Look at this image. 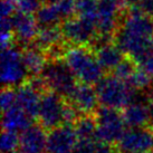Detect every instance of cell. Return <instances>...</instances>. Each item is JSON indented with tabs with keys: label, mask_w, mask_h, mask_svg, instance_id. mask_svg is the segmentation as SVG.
<instances>
[{
	"label": "cell",
	"mask_w": 153,
	"mask_h": 153,
	"mask_svg": "<svg viewBox=\"0 0 153 153\" xmlns=\"http://www.w3.org/2000/svg\"><path fill=\"white\" fill-rule=\"evenodd\" d=\"M65 62L76 79L83 84H97L103 78V68L91 51L83 46H75L65 51Z\"/></svg>",
	"instance_id": "6da1fadb"
},
{
	"label": "cell",
	"mask_w": 153,
	"mask_h": 153,
	"mask_svg": "<svg viewBox=\"0 0 153 153\" xmlns=\"http://www.w3.org/2000/svg\"><path fill=\"white\" fill-rule=\"evenodd\" d=\"M96 93L100 104L103 107H108L113 110L125 108L128 104L136 100V91L116 76L103 77L96 86Z\"/></svg>",
	"instance_id": "7a4b0ae2"
},
{
	"label": "cell",
	"mask_w": 153,
	"mask_h": 153,
	"mask_svg": "<svg viewBox=\"0 0 153 153\" xmlns=\"http://www.w3.org/2000/svg\"><path fill=\"white\" fill-rule=\"evenodd\" d=\"M40 76L45 82L47 88L59 94L60 96L69 97L77 86L76 77L71 68L68 67L66 62L59 59L47 63Z\"/></svg>",
	"instance_id": "3957f363"
},
{
	"label": "cell",
	"mask_w": 153,
	"mask_h": 153,
	"mask_svg": "<svg viewBox=\"0 0 153 153\" xmlns=\"http://www.w3.org/2000/svg\"><path fill=\"white\" fill-rule=\"evenodd\" d=\"M96 125H97L98 141L107 143H117L121 136L124 134L126 124L124 122L123 115L117 110L101 107L96 112Z\"/></svg>",
	"instance_id": "277c9868"
},
{
	"label": "cell",
	"mask_w": 153,
	"mask_h": 153,
	"mask_svg": "<svg viewBox=\"0 0 153 153\" xmlns=\"http://www.w3.org/2000/svg\"><path fill=\"white\" fill-rule=\"evenodd\" d=\"M27 69L22 60V53L16 47L9 46L1 53L0 78L4 86H20L27 77Z\"/></svg>",
	"instance_id": "5b68a950"
},
{
	"label": "cell",
	"mask_w": 153,
	"mask_h": 153,
	"mask_svg": "<svg viewBox=\"0 0 153 153\" xmlns=\"http://www.w3.org/2000/svg\"><path fill=\"white\" fill-rule=\"evenodd\" d=\"M67 104H65L63 96L55 92H47L42 95L38 117L40 125L44 128L53 130L65 124V112Z\"/></svg>",
	"instance_id": "8992f818"
},
{
	"label": "cell",
	"mask_w": 153,
	"mask_h": 153,
	"mask_svg": "<svg viewBox=\"0 0 153 153\" xmlns=\"http://www.w3.org/2000/svg\"><path fill=\"white\" fill-rule=\"evenodd\" d=\"M153 131L146 128H130L116 143L117 153H151Z\"/></svg>",
	"instance_id": "52a82bcc"
},
{
	"label": "cell",
	"mask_w": 153,
	"mask_h": 153,
	"mask_svg": "<svg viewBox=\"0 0 153 153\" xmlns=\"http://www.w3.org/2000/svg\"><path fill=\"white\" fill-rule=\"evenodd\" d=\"M60 29L63 37L76 46H83L92 42L97 31L96 24L81 17L66 19Z\"/></svg>",
	"instance_id": "ba28073f"
},
{
	"label": "cell",
	"mask_w": 153,
	"mask_h": 153,
	"mask_svg": "<svg viewBox=\"0 0 153 153\" xmlns=\"http://www.w3.org/2000/svg\"><path fill=\"white\" fill-rule=\"evenodd\" d=\"M77 142L74 126L63 124L51 130L47 135V152L48 153H72Z\"/></svg>",
	"instance_id": "9c48e42d"
},
{
	"label": "cell",
	"mask_w": 153,
	"mask_h": 153,
	"mask_svg": "<svg viewBox=\"0 0 153 153\" xmlns=\"http://www.w3.org/2000/svg\"><path fill=\"white\" fill-rule=\"evenodd\" d=\"M123 0H98V17L96 28L100 35L112 36L116 29V19Z\"/></svg>",
	"instance_id": "30bf717a"
},
{
	"label": "cell",
	"mask_w": 153,
	"mask_h": 153,
	"mask_svg": "<svg viewBox=\"0 0 153 153\" xmlns=\"http://www.w3.org/2000/svg\"><path fill=\"white\" fill-rule=\"evenodd\" d=\"M122 31L126 34L140 37V38H152L153 37V22L152 18L141 13L137 7H132L130 13L125 18Z\"/></svg>",
	"instance_id": "8fae6325"
},
{
	"label": "cell",
	"mask_w": 153,
	"mask_h": 153,
	"mask_svg": "<svg viewBox=\"0 0 153 153\" xmlns=\"http://www.w3.org/2000/svg\"><path fill=\"white\" fill-rule=\"evenodd\" d=\"M72 105L77 110L78 113L89 115L96 111L100 104L96 89L88 84H77L72 95L69 96Z\"/></svg>",
	"instance_id": "7c38bea8"
},
{
	"label": "cell",
	"mask_w": 153,
	"mask_h": 153,
	"mask_svg": "<svg viewBox=\"0 0 153 153\" xmlns=\"http://www.w3.org/2000/svg\"><path fill=\"white\" fill-rule=\"evenodd\" d=\"M47 134L42 125H31L22 132L19 149L22 153L47 152Z\"/></svg>",
	"instance_id": "4fadbf2b"
},
{
	"label": "cell",
	"mask_w": 153,
	"mask_h": 153,
	"mask_svg": "<svg viewBox=\"0 0 153 153\" xmlns=\"http://www.w3.org/2000/svg\"><path fill=\"white\" fill-rule=\"evenodd\" d=\"M13 34L22 44H28L38 35V22L31 15L16 11L11 17Z\"/></svg>",
	"instance_id": "5bb4252c"
},
{
	"label": "cell",
	"mask_w": 153,
	"mask_h": 153,
	"mask_svg": "<svg viewBox=\"0 0 153 153\" xmlns=\"http://www.w3.org/2000/svg\"><path fill=\"white\" fill-rule=\"evenodd\" d=\"M17 105L25 111L33 119L38 116L42 96L39 91L34 88L30 84H22L16 89Z\"/></svg>",
	"instance_id": "9a60e30c"
},
{
	"label": "cell",
	"mask_w": 153,
	"mask_h": 153,
	"mask_svg": "<svg viewBox=\"0 0 153 153\" xmlns=\"http://www.w3.org/2000/svg\"><path fill=\"white\" fill-rule=\"evenodd\" d=\"M33 125V117L18 105L2 112V128L4 131L24 132Z\"/></svg>",
	"instance_id": "2e32d148"
},
{
	"label": "cell",
	"mask_w": 153,
	"mask_h": 153,
	"mask_svg": "<svg viewBox=\"0 0 153 153\" xmlns=\"http://www.w3.org/2000/svg\"><path fill=\"white\" fill-rule=\"evenodd\" d=\"M123 119L128 128H145L150 122V107L136 98L123 110Z\"/></svg>",
	"instance_id": "e0dca14e"
},
{
	"label": "cell",
	"mask_w": 153,
	"mask_h": 153,
	"mask_svg": "<svg viewBox=\"0 0 153 153\" xmlns=\"http://www.w3.org/2000/svg\"><path fill=\"white\" fill-rule=\"evenodd\" d=\"M96 59L103 69L114 71L124 60V53L116 45L107 44L98 47L96 51Z\"/></svg>",
	"instance_id": "ac0fdd59"
},
{
	"label": "cell",
	"mask_w": 153,
	"mask_h": 153,
	"mask_svg": "<svg viewBox=\"0 0 153 153\" xmlns=\"http://www.w3.org/2000/svg\"><path fill=\"white\" fill-rule=\"evenodd\" d=\"M22 60L28 74L33 76H40L47 65L46 56L43 53V49L37 46L25 49L22 53Z\"/></svg>",
	"instance_id": "d6986e66"
},
{
	"label": "cell",
	"mask_w": 153,
	"mask_h": 153,
	"mask_svg": "<svg viewBox=\"0 0 153 153\" xmlns=\"http://www.w3.org/2000/svg\"><path fill=\"white\" fill-rule=\"evenodd\" d=\"M74 130L76 133L77 140H96L97 139V125L96 120L89 115H83L78 117Z\"/></svg>",
	"instance_id": "ffe728a7"
},
{
	"label": "cell",
	"mask_w": 153,
	"mask_h": 153,
	"mask_svg": "<svg viewBox=\"0 0 153 153\" xmlns=\"http://www.w3.org/2000/svg\"><path fill=\"white\" fill-rule=\"evenodd\" d=\"M63 37L62 29L56 26H49V27H43L38 31V35L36 37V46L40 49H49L51 47L58 45L60 39Z\"/></svg>",
	"instance_id": "44dd1931"
},
{
	"label": "cell",
	"mask_w": 153,
	"mask_h": 153,
	"mask_svg": "<svg viewBox=\"0 0 153 153\" xmlns=\"http://www.w3.org/2000/svg\"><path fill=\"white\" fill-rule=\"evenodd\" d=\"M35 18L38 22V25L42 26V27L55 26L60 19H63L56 4L42 6L38 11L36 13Z\"/></svg>",
	"instance_id": "7402d4cb"
},
{
	"label": "cell",
	"mask_w": 153,
	"mask_h": 153,
	"mask_svg": "<svg viewBox=\"0 0 153 153\" xmlns=\"http://www.w3.org/2000/svg\"><path fill=\"white\" fill-rule=\"evenodd\" d=\"M76 13L78 17L96 24L98 17V0H77Z\"/></svg>",
	"instance_id": "603a6c76"
},
{
	"label": "cell",
	"mask_w": 153,
	"mask_h": 153,
	"mask_svg": "<svg viewBox=\"0 0 153 153\" xmlns=\"http://www.w3.org/2000/svg\"><path fill=\"white\" fill-rule=\"evenodd\" d=\"M20 145V135L11 131H4L1 134L0 149L2 153H13Z\"/></svg>",
	"instance_id": "cb8c5ba5"
},
{
	"label": "cell",
	"mask_w": 153,
	"mask_h": 153,
	"mask_svg": "<svg viewBox=\"0 0 153 153\" xmlns=\"http://www.w3.org/2000/svg\"><path fill=\"white\" fill-rule=\"evenodd\" d=\"M128 85L135 91H143L148 89L152 84V78L146 72H144L142 68L136 69L131 78L128 81Z\"/></svg>",
	"instance_id": "d4e9b609"
},
{
	"label": "cell",
	"mask_w": 153,
	"mask_h": 153,
	"mask_svg": "<svg viewBox=\"0 0 153 153\" xmlns=\"http://www.w3.org/2000/svg\"><path fill=\"white\" fill-rule=\"evenodd\" d=\"M0 43H1V49H6L10 46L13 40V27L11 22V18H1L0 24Z\"/></svg>",
	"instance_id": "484cf974"
},
{
	"label": "cell",
	"mask_w": 153,
	"mask_h": 153,
	"mask_svg": "<svg viewBox=\"0 0 153 153\" xmlns=\"http://www.w3.org/2000/svg\"><path fill=\"white\" fill-rule=\"evenodd\" d=\"M135 63L132 59H125L114 69V76L122 79L124 82H128L131 76L135 72Z\"/></svg>",
	"instance_id": "4316f807"
},
{
	"label": "cell",
	"mask_w": 153,
	"mask_h": 153,
	"mask_svg": "<svg viewBox=\"0 0 153 153\" xmlns=\"http://www.w3.org/2000/svg\"><path fill=\"white\" fill-rule=\"evenodd\" d=\"M0 105L1 111L6 112L9 108L17 105V97H16V91H13L11 87H6L2 89L0 95Z\"/></svg>",
	"instance_id": "83f0119b"
},
{
	"label": "cell",
	"mask_w": 153,
	"mask_h": 153,
	"mask_svg": "<svg viewBox=\"0 0 153 153\" xmlns=\"http://www.w3.org/2000/svg\"><path fill=\"white\" fill-rule=\"evenodd\" d=\"M96 140H77L72 153H95Z\"/></svg>",
	"instance_id": "f1b7e54d"
},
{
	"label": "cell",
	"mask_w": 153,
	"mask_h": 153,
	"mask_svg": "<svg viewBox=\"0 0 153 153\" xmlns=\"http://www.w3.org/2000/svg\"><path fill=\"white\" fill-rule=\"evenodd\" d=\"M16 4L11 0H2L1 1V18H11L16 13Z\"/></svg>",
	"instance_id": "f546056e"
},
{
	"label": "cell",
	"mask_w": 153,
	"mask_h": 153,
	"mask_svg": "<svg viewBox=\"0 0 153 153\" xmlns=\"http://www.w3.org/2000/svg\"><path fill=\"white\" fill-rule=\"evenodd\" d=\"M137 8L141 10V13L145 16L153 18V0H141Z\"/></svg>",
	"instance_id": "4dcf8cb0"
},
{
	"label": "cell",
	"mask_w": 153,
	"mask_h": 153,
	"mask_svg": "<svg viewBox=\"0 0 153 153\" xmlns=\"http://www.w3.org/2000/svg\"><path fill=\"white\" fill-rule=\"evenodd\" d=\"M95 153H116V150L113 149L111 143L97 141L96 148H95Z\"/></svg>",
	"instance_id": "1f68e13d"
},
{
	"label": "cell",
	"mask_w": 153,
	"mask_h": 153,
	"mask_svg": "<svg viewBox=\"0 0 153 153\" xmlns=\"http://www.w3.org/2000/svg\"><path fill=\"white\" fill-rule=\"evenodd\" d=\"M141 68L149 74L151 78L153 79V55L150 56L148 59H145L142 64H141Z\"/></svg>",
	"instance_id": "d6a6232c"
},
{
	"label": "cell",
	"mask_w": 153,
	"mask_h": 153,
	"mask_svg": "<svg viewBox=\"0 0 153 153\" xmlns=\"http://www.w3.org/2000/svg\"><path fill=\"white\" fill-rule=\"evenodd\" d=\"M123 1H124V4L128 6L130 8H132V7H137L139 4L141 2V0H123Z\"/></svg>",
	"instance_id": "836d02e7"
},
{
	"label": "cell",
	"mask_w": 153,
	"mask_h": 153,
	"mask_svg": "<svg viewBox=\"0 0 153 153\" xmlns=\"http://www.w3.org/2000/svg\"><path fill=\"white\" fill-rule=\"evenodd\" d=\"M149 124L151 125V130L153 131V105L150 107V122Z\"/></svg>",
	"instance_id": "e575fe53"
},
{
	"label": "cell",
	"mask_w": 153,
	"mask_h": 153,
	"mask_svg": "<svg viewBox=\"0 0 153 153\" xmlns=\"http://www.w3.org/2000/svg\"><path fill=\"white\" fill-rule=\"evenodd\" d=\"M59 1L60 0H42V2H45V4H55Z\"/></svg>",
	"instance_id": "d590c367"
},
{
	"label": "cell",
	"mask_w": 153,
	"mask_h": 153,
	"mask_svg": "<svg viewBox=\"0 0 153 153\" xmlns=\"http://www.w3.org/2000/svg\"><path fill=\"white\" fill-rule=\"evenodd\" d=\"M150 100H151V105H153V92L151 93V98Z\"/></svg>",
	"instance_id": "8d00e7d4"
},
{
	"label": "cell",
	"mask_w": 153,
	"mask_h": 153,
	"mask_svg": "<svg viewBox=\"0 0 153 153\" xmlns=\"http://www.w3.org/2000/svg\"><path fill=\"white\" fill-rule=\"evenodd\" d=\"M13 153H22V152H20V151H19V152H18V151H16V152H13Z\"/></svg>",
	"instance_id": "74e56055"
},
{
	"label": "cell",
	"mask_w": 153,
	"mask_h": 153,
	"mask_svg": "<svg viewBox=\"0 0 153 153\" xmlns=\"http://www.w3.org/2000/svg\"><path fill=\"white\" fill-rule=\"evenodd\" d=\"M11 1H16V0H11Z\"/></svg>",
	"instance_id": "f35d334b"
}]
</instances>
